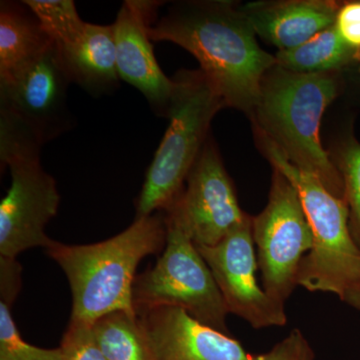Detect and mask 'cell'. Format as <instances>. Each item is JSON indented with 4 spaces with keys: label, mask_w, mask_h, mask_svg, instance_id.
Listing matches in <instances>:
<instances>
[{
    "label": "cell",
    "mask_w": 360,
    "mask_h": 360,
    "mask_svg": "<svg viewBox=\"0 0 360 360\" xmlns=\"http://www.w3.org/2000/svg\"><path fill=\"white\" fill-rule=\"evenodd\" d=\"M148 32L151 41L172 42L193 54L225 108L252 115L262 78L276 59L259 46L236 2H176Z\"/></svg>",
    "instance_id": "6da1fadb"
},
{
    "label": "cell",
    "mask_w": 360,
    "mask_h": 360,
    "mask_svg": "<svg viewBox=\"0 0 360 360\" xmlns=\"http://www.w3.org/2000/svg\"><path fill=\"white\" fill-rule=\"evenodd\" d=\"M342 89V72L297 73L276 65L262 78L250 118L292 165L345 200L342 179L321 139L324 112Z\"/></svg>",
    "instance_id": "7a4b0ae2"
},
{
    "label": "cell",
    "mask_w": 360,
    "mask_h": 360,
    "mask_svg": "<svg viewBox=\"0 0 360 360\" xmlns=\"http://www.w3.org/2000/svg\"><path fill=\"white\" fill-rule=\"evenodd\" d=\"M165 213L135 219L122 233L86 245L52 241L45 248L63 269L72 292L70 321L92 326L103 315L125 311L137 315L132 302L139 262L167 245Z\"/></svg>",
    "instance_id": "3957f363"
},
{
    "label": "cell",
    "mask_w": 360,
    "mask_h": 360,
    "mask_svg": "<svg viewBox=\"0 0 360 360\" xmlns=\"http://www.w3.org/2000/svg\"><path fill=\"white\" fill-rule=\"evenodd\" d=\"M253 136L272 168L295 187L311 229L314 243L303 258L298 286L311 292L333 293L342 300L360 279V250L350 234L347 202L292 165L264 134L253 129Z\"/></svg>",
    "instance_id": "277c9868"
},
{
    "label": "cell",
    "mask_w": 360,
    "mask_h": 360,
    "mask_svg": "<svg viewBox=\"0 0 360 360\" xmlns=\"http://www.w3.org/2000/svg\"><path fill=\"white\" fill-rule=\"evenodd\" d=\"M169 127L146 172L136 219L165 212L179 196L200 156L210 123L225 104L202 71L179 70L174 77Z\"/></svg>",
    "instance_id": "5b68a950"
},
{
    "label": "cell",
    "mask_w": 360,
    "mask_h": 360,
    "mask_svg": "<svg viewBox=\"0 0 360 360\" xmlns=\"http://www.w3.org/2000/svg\"><path fill=\"white\" fill-rule=\"evenodd\" d=\"M165 224L162 255L153 269L135 277L132 302L136 314L156 307H179L205 326L229 335V309L212 270L193 240L176 225Z\"/></svg>",
    "instance_id": "8992f818"
},
{
    "label": "cell",
    "mask_w": 360,
    "mask_h": 360,
    "mask_svg": "<svg viewBox=\"0 0 360 360\" xmlns=\"http://www.w3.org/2000/svg\"><path fill=\"white\" fill-rule=\"evenodd\" d=\"M40 148L27 141L0 146L2 167L11 175L0 202V257L16 258L30 248H47L53 241L45 227L58 213L60 195L56 180L40 165Z\"/></svg>",
    "instance_id": "52a82bcc"
},
{
    "label": "cell",
    "mask_w": 360,
    "mask_h": 360,
    "mask_svg": "<svg viewBox=\"0 0 360 360\" xmlns=\"http://www.w3.org/2000/svg\"><path fill=\"white\" fill-rule=\"evenodd\" d=\"M252 236L264 290L285 305L298 286L302 260L314 238L297 191L274 168L267 205L252 217Z\"/></svg>",
    "instance_id": "ba28073f"
},
{
    "label": "cell",
    "mask_w": 360,
    "mask_h": 360,
    "mask_svg": "<svg viewBox=\"0 0 360 360\" xmlns=\"http://www.w3.org/2000/svg\"><path fill=\"white\" fill-rule=\"evenodd\" d=\"M196 246H213L248 219L219 149L208 137L181 193L165 212Z\"/></svg>",
    "instance_id": "9c48e42d"
},
{
    "label": "cell",
    "mask_w": 360,
    "mask_h": 360,
    "mask_svg": "<svg viewBox=\"0 0 360 360\" xmlns=\"http://www.w3.org/2000/svg\"><path fill=\"white\" fill-rule=\"evenodd\" d=\"M255 245L252 217L248 215L217 245L195 246L212 270L229 314L245 319L253 328L284 326L285 307L274 302L257 283Z\"/></svg>",
    "instance_id": "30bf717a"
},
{
    "label": "cell",
    "mask_w": 360,
    "mask_h": 360,
    "mask_svg": "<svg viewBox=\"0 0 360 360\" xmlns=\"http://www.w3.org/2000/svg\"><path fill=\"white\" fill-rule=\"evenodd\" d=\"M70 82L60 54L52 44L13 82L0 85V112L25 125L44 144L70 124L66 91Z\"/></svg>",
    "instance_id": "8fae6325"
},
{
    "label": "cell",
    "mask_w": 360,
    "mask_h": 360,
    "mask_svg": "<svg viewBox=\"0 0 360 360\" xmlns=\"http://www.w3.org/2000/svg\"><path fill=\"white\" fill-rule=\"evenodd\" d=\"M161 4L162 2L127 0L112 27L120 77L146 96L156 115L167 117L174 80L168 78L158 65L148 32Z\"/></svg>",
    "instance_id": "7c38bea8"
},
{
    "label": "cell",
    "mask_w": 360,
    "mask_h": 360,
    "mask_svg": "<svg viewBox=\"0 0 360 360\" xmlns=\"http://www.w3.org/2000/svg\"><path fill=\"white\" fill-rule=\"evenodd\" d=\"M137 316L156 360H257L238 340L205 326L179 307H156Z\"/></svg>",
    "instance_id": "4fadbf2b"
},
{
    "label": "cell",
    "mask_w": 360,
    "mask_h": 360,
    "mask_svg": "<svg viewBox=\"0 0 360 360\" xmlns=\"http://www.w3.org/2000/svg\"><path fill=\"white\" fill-rule=\"evenodd\" d=\"M340 6L333 0H262L239 8L257 37L283 51L335 25Z\"/></svg>",
    "instance_id": "5bb4252c"
},
{
    "label": "cell",
    "mask_w": 360,
    "mask_h": 360,
    "mask_svg": "<svg viewBox=\"0 0 360 360\" xmlns=\"http://www.w3.org/2000/svg\"><path fill=\"white\" fill-rule=\"evenodd\" d=\"M25 6L11 1L0 6V85L13 82L53 44Z\"/></svg>",
    "instance_id": "9a60e30c"
},
{
    "label": "cell",
    "mask_w": 360,
    "mask_h": 360,
    "mask_svg": "<svg viewBox=\"0 0 360 360\" xmlns=\"http://www.w3.org/2000/svg\"><path fill=\"white\" fill-rule=\"evenodd\" d=\"M59 54L71 82H77L91 94H103L117 86L120 77L112 25L87 23L80 41Z\"/></svg>",
    "instance_id": "2e32d148"
},
{
    "label": "cell",
    "mask_w": 360,
    "mask_h": 360,
    "mask_svg": "<svg viewBox=\"0 0 360 360\" xmlns=\"http://www.w3.org/2000/svg\"><path fill=\"white\" fill-rule=\"evenodd\" d=\"M274 56L277 65L297 73L342 72L360 65V56L342 41L335 25Z\"/></svg>",
    "instance_id": "e0dca14e"
},
{
    "label": "cell",
    "mask_w": 360,
    "mask_h": 360,
    "mask_svg": "<svg viewBox=\"0 0 360 360\" xmlns=\"http://www.w3.org/2000/svg\"><path fill=\"white\" fill-rule=\"evenodd\" d=\"M106 360H156L148 333L137 315L115 311L92 324Z\"/></svg>",
    "instance_id": "ac0fdd59"
},
{
    "label": "cell",
    "mask_w": 360,
    "mask_h": 360,
    "mask_svg": "<svg viewBox=\"0 0 360 360\" xmlns=\"http://www.w3.org/2000/svg\"><path fill=\"white\" fill-rule=\"evenodd\" d=\"M340 132L331 141L328 153L342 179L350 234L360 250V142L352 129Z\"/></svg>",
    "instance_id": "d6986e66"
},
{
    "label": "cell",
    "mask_w": 360,
    "mask_h": 360,
    "mask_svg": "<svg viewBox=\"0 0 360 360\" xmlns=\"http://www.w3.org/2000/svg\"><path fill=\"white\" fill-rule=\"evenodd\" d=\"M23 4L59 52L68 51L84 37L87 23L78 15L72 0H26Z\"/></svg>",
    "instance_id": "ffe728a7"
},
{
    "label": "cell",
    "mask_w": 360,
    "mask_h": 360,
    "mask_svg": "<svg viewBox=\"0 0 360 360\" xmlns=\"http://www.w3.org/2000/svg\"><path fill=\"white\" fill-rule=\"evenodd\" d=\"M11 307L0 300V360H63L60 348L34 347L21 338Z\"/></svg>",
    "instance_id": "44dd1931"
},
{
    "label": "cell",
    "mask_w": 360,
    "mask_h": 360,
    "mask_svg": "<svg viewBox=\"0 0 360 360\" xmlns=\"http://www.w3.org/2000/svg\"><path fill=\"white\" fill-rule=\"evenodd\" d=\"M63 360H106L92 326L70 321L60 345Z\"/></svg>",
    "instance_id": "7402d4cb"
},
{
    "label": "cell",
    "mask_w": 360,
    "mask_h": 360,
    "mask_svg": "<svg viewBox=\"0 0 360 360\" xmlns=\"http://www.w3.org/2000/svg\"><path fill=\"white\" fill-rule=\"evenodd\" d=\"M257 360H314V352L302 331L293 329L269 352L257 355Z\"/></svg>",
    "instance_id": "603a6c76"
},
{
    "label": "cell",
    "mask_w": 360,
    "mask_h": 360,
    "mask_svg": "<svg viewBox=\"0 0 360 360\" xmlns=\"http://www.w3.org/2000/svg\"><path fill=\"white\" fill-rule=\"evenodd\" d=\"M335 27L342 41L360 56V1L341 2Z\"/></svg>",
    "instance_id": "cb8c5ba5"
},
{
    "label": "cell",
    "mask_w": 360,
    "mask_h": 360,
    "mask_svg": "<svg viewBox=\"0 0 360 360\" xmlns=\"http://www.w3.org/2000/svg\"><path fill=\"white\" fill-rule=\"evenodd\" d=\"M21 267L15 258L0 257L1 300L13 304L20 290Z\"/></svg>",
    "instance_id": "d4e9b609"
},
{
    "label": "cell",
    "mask_w": 360,
    "mask_h": 360,
    "mask_svg": "<svg viewBox=\"0 0 360 360\" xmlns=\"http://www.w3.org/2000/svg\"><path fill=\"white\" fill-rule=\"evenodd\" d=\"M343 89L341 96L360 108V65L342 71Z\"/></svg>",
    "instance_id": "484cf974"
},
{
    "label": "cell",
    "mask_w": 360,
    "mask_h": 360,
    "mask_svg": "<svg viewBox=\"0 0 360 360\" xmlns=\"http://www.w3.org/2000/svg\"><path fill=\"white\" fill-rule=\"evenodd\" d=\"M341 302L347 303L348 305L360 311V279L347 291Z\"/></svg>",
    "instance_id": "4316f807"
}]
</instances>
